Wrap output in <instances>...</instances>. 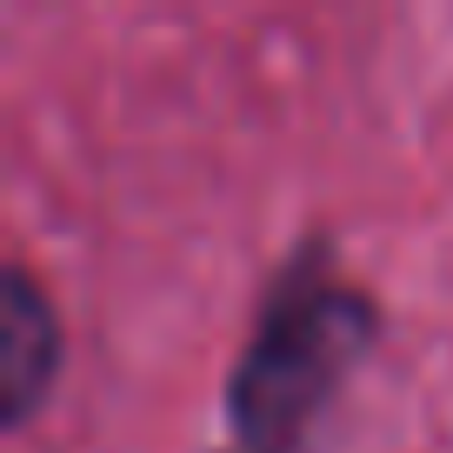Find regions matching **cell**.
Wrapping results in <instances>:
<instances>
[{
    "instance_id": "1",
    "label": "cell",
    "mask_w": 453,
    "mask_h": 453,
    "mask_svg": "<svg viewBox=\"0 0 453 453\" xmlns=\"http://www.w3.org/2000/svg\"><path fill=\"white\" fill-rule=\"evenodd\" d=\"M367 334L373 313L354 287L326 280V273H294L267 300L241 367H234V387H226V413H234L247 447L254 453L294 447L313 407L334 394L340 373L367 347Z\"/></svg>"
},
{
    "instance_id": "2",
    "label": "cell",
    "mask_w": 453,
    "mask_h": 453,
    "mask_svg": "<svg viewBox=\"0 0 453 453\" xmlns=\"http://www.w3.org/2000/svg\"><path fill=\"white\" fill-rule=\"evenodd\" d=\"M54 367H60L54 307L27 267H7V280H0V413H7V426H27V413L54 387Z\"/></svg>"
}]
</instances>
